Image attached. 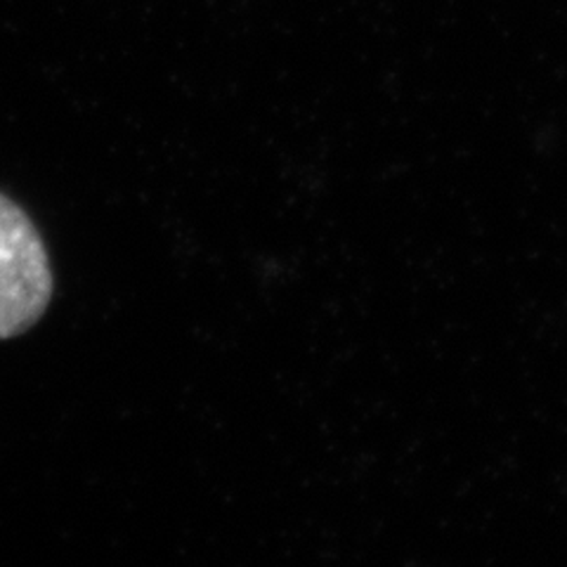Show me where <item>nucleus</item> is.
I'll return each instance as SVG.
<instances>
[{"mask_svg": "<svg viewBox=\"0 0 567 567\" xmlns=\"http://www.w3.org/2000/svg\"><path fill=\"white\" fill-rule=\"evenodd\" d=\"M52 293L55 277L39 227L0 192V341L39 324Z\"/></svg>", "mask_w": 567, "mask_h": 567, "instance_id": "f257e3e1", "label": "nucleus"}]
</instances>
